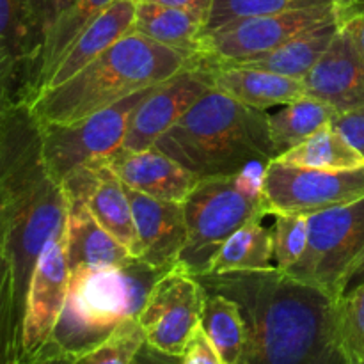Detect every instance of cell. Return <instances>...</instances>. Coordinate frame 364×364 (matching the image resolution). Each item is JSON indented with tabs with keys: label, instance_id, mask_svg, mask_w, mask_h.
Masks as SVG:
<instances>
[{
	"label": "cell",
	"instance_id": "ac0fdd59",
	"mask_svg": "<svg viewBox=\"0 0 364 364\" xmlns=\"http://www.w3.org/2000/svg\"><path fill=\"white\" fill-rule=\"evenodd\" d=\"M63 247L70 272L121 267L135 258L92 217L82 199H68Z\"/></svg>",
	"mask_w": 364,
	"mask_h": 364
},
{
	"label": "cell",
	"instance_id": "e0dca14e",
	"mask_svg": "<svg viewBox=\"0 0 364 364\" xmlns=\"http://www.w3.org/2000/svg\"><path fill=\"white\" fill-rule=\"evenodd\" d=\"M135 11H137V0H112L68 46L55 66L39 82L34 92L21 102H28L39 92L64 84L78 71L84 70L89 63H92L96 57L102 55L107 48H110L134 28Z\"/></svg>",
	"mask_w": 364,
	"mask_h": 364
},
{
	"label": "cell",
	"instance_id": "9a60e30c",
	"mask_svg": "<svg viewBox=\"0 0 364 364\" xmlns=\"http://www.w3.org/2000/svg\"><path fill=\"white\" fill-rule=\"evenodd\" d=\"M134 213L142 262L159 269H173L187 242L183 203L164 201L124 187Z\"/></svg>",
	"mask_w": 364,
	"mask_h": 364
},
{
	"label": "cell",
	"instance_id": "7c38bea8",
	"mask_svg": "<svg viewBox=\"0 0 364 364\" xmlns=\"http://www.w3.org/2000/svg\"><path fill=\"white\" fill-rule=\"evenodd\" d=\"M210 89L208 71L196 64L156 85L135 109L121 148L141 151L155 146Z\"/></svg>",
	"mask_w": 364,
	"mask_h": 364
},
{
	"label": "cell",
	"instance_id": "484cf974",
	"mask_svg": "<svg viewBox=\"0 0 364 364\" xmlns=\"http://www.w3.org/2000/svg\"><path fill=\"white\" fill-rule=\"evenodd\" d=\"M201 327L208 334L212 343L215 345L224 364L240 363L247 329H245V320L240 311V306L233 299L206 290Z\"/></svg>",
	"mask_w": 364,
	"mask_h": 364
},
{
	"label": "cell",
	"instance_id": "44dd1931",
	"mask_svg": "<svg viewBox=\"0 0 364 364\" xmlns=\"http://www.w3.org/2000/svg\"><path fill=\"white\" fill-rule=\"evenodd\" d=\"M206 16L198 11L164 4L137 0L135 21L132 31L148 36L153 41L183 50L194 55L198 39L205 31Z\"/></svg>",
	"mask_w": 364,
	"mask_h": 364
},
{
	"label": "cell",
	"instance_id": "8fae6325",
	"mask_svg": "<svg viewBox=\"0 0 364 364\" xmlns=\"http://www.w3.org/2000/svg\"><path fill=\"white\" fill-rule=\"evenodd\" d=\"M70 288V269L63 235L53 238L39 256L25 297L20 359L39 354L52 341Z\"/></svg>",
	"mask_w": 364,
	"mask_h": 364
},
{
	"label": "cell",
	"instance_id": "4dcf8cb0",
	"mask_svg": "<svg viewBox=\"0 0 364 364\" xmlns=\"http://www.w3.org/2000/svg\"><path fill=\"white\" fill-rule=\"evenodd\" d=\"M75 0H23V20H25V36H27V60H25V71L31 68L45 43L46 36L52 31L55 21L66 13L68 7Z\"/></svg>",
	"mask_w": 364,
	"mask_h": 364
},
{
	"label": "cell",
	"instance_id": "8d00e7d4",
	"mask_svg": "<svg viewBox=\"0 0 364 364\" xmlns=\"http://www.w3.org/2000/svg\"><path fill=\"white\" fill-rule=\"evenodd\" d=\"M13 205H14L13 187H11L6 173L0 169V244H4L7 228H9L11 215H13Z\"/></svg>",
	"mask_w": 364,
	"mask_h": 364
},
{
	"label": "cell",
	"instance_id": "30bf717a",
	"mask_svg": "<svg viewBox=\"0 0 364 364\" xmlns=\"http://www.w3.org/2000/svg\"><path fill=\"white\" fill-rule=\"evenodd\" d=\"M205 297L201 281L180 263L164 274L137 318L146 345L180 358L192 333L201 326Z\"/></svg>",
	"mask_w": 364,
	"mask_h": 364
},
{
	"label": "cell",
	"instance_id": "b9f144b4",
	"mask_svg": "<svg viewBox=\"0 0 364 364\" xmlns=\"http://www.w3.org/2000/svg\"><path fill=\"white\" fill-rule=\"evenodd\" d=\"M348 364H352V363H348Z\"/></svg>",
	"mask_w": 364,
	"mask_h": 364
},
{
	"label": "cell",
	"instance_id": "83f0119b",
	"mask_svg": "<svg viewBox=\"0 0 364 364\" xmlns=\"http://www.w3.org/2000/svg\"><path fill=\"white\" fill-rule=\"evenodd\" d=\"M23 316L14 301L13 272L4 244H0V364H13L21 354Z\"/></svg>",
	"mask_w": 364,
	"mask_h": 364
},
{
	"label": "cell",
	"instance_id": "836d02e7",
	"mask_svg": "<svg viewBox=\"0 0 364 364\" xmlns=\"http://www.w3.org/2000/svg\"><path fill=\"white\" fill-rule=\"evenodd\" d=\"M21 85V63L7 48L0 46V137L11 109L18 102Z\"/></svg>",
	"mask_w": 364,
	"mask_h": 364
},
{
	"label": "cell",
	"instance_id": "7a4b0ae2",
	"mask_svg": "<svg viewBox=\"0 0 364 364\" xmlns=\"http://www.w3.org/2000/svg\"><path fill=\"white\" fill-rule=\"evenodd\" d=\"M192 59V53L130 31L70 80L23 103L39 124L75 123L169 80Z\"/></svg>",
	"mask_w": 364,
	"mask_h": 364
},
{
	"label": "cell",
	"instance_id": "cb8c5ba5",
	"mask_svg": "<svg viewBox=\"0 0 364 364\" xmlns=\"http://www.w3.org/2000/svg\"><path fill=\"white\" fill-rule=\"evenodd\" d=\"M274 160L287 166L320 171H352L364 167L363 153L355 149L333 123L323 124L306 141Z\"/></svg>",
	"mask_w": 364,
	"mask_h": 364
},
{
	"label": "cell",
	"instance_id": "7402d4cb",
	"mask_svg": "<svg viewBox=\"0 0 364 364\" xmlns=\"http://www.w3.org/2000/svg\"><path fill=\"white\" fill-rule=\"evenodd\" d=\"M265 217H256L226 238L210 262L206 274L263 272L276 269L272 228L263 224Z\"/></svg>",
	"mask_w": 364,
	"mask_h": 364
},
{
	"label": "cell",
	"instance_id": "f1b7e54d",
	"mask_svg": "<svg viewBox=\"0 0 364 364\" xmlns=\"http://www.w3.org/2000/svg\"><path fill=\"white\" fill-rule=\"evenodd\" d=\"M336 333L347 361L364 364V281L336 301Z\"/></svg>",
	"mask_w": 364,
	"mask_h": 364
},
{
	"label": "cell",
	"instance_id": "f546056e",
	"mask_svg": "<svg viewBox=\"0 0 364 364\" xmlns=\"http://www.w3.org/2000/svg\"><path fill=\"white\" fill-rule=\"evenodd\" d=\"M144 343V334L137 320H128L102 343L77 355L73 364H132Z\"/></svg>",
	"mask_w": 364,
	"mask_h": 364
},
{
	"label": "cell",
	"instance_id": "ba28073f",
	"mask_svg": "<svg viewBox=\"0 0 364 364\" xmlns=\"http://www.w3.org/2000/svg\"><path fill=\"white\" fill-rule=\"evenodd\" d=\"M364 247V198L308 215V245L288 277L340 299V281Z\"/></svg>",
	"mask_w": 364,
	"mask_h": 364
},
{
	"label": "cell",
	"instance_id": "5bb4252c",
	"mask_svg": "<svg viewBox=\"0 0 364 364\" xmlns=\"http://www.w3.org/2000/svg\"><path fill=\"white\" fill-rule=\"evenodd\" d=\"M302 84L306 96L327 103L338 114L364 107V63L341 28Z\"/></svg>",
	"mask_w": 364,
	"mask_h": 364
},
{
	"label": "cell",
	"instance_id": "2e32d148",
	"mask_svg": "<svg viewBox=\"0 0 364 364\" xmlns=\"http://www.w3.org/2000/svg\"><path fill=\"white\" fill-rule=\"evenodd\" d=\"M102 162L119 178L124 187L164 201L183 203L199 181L198 176L156 146L141 151L119 148Z\"/></svg>",
	"mask_w": 364,
	"mask_h": 364
},
{
	"label": "cell",
	"instance_id": "4316f807",
	"mask_svg": "<svg viewBox=\"0 0 364 364\" xmlns=\"http://www.w3.org/2000/svg\"><path fill=\"white\" fill-rule=\"evenodd\" d=\"M326 4H336V0H212L203 32L213 31L231 21L245 20V18L308 9V7L326 6Z\"/></svg>",
	"mask_w": 364,
	"mask_h": 364
},
{
	"label": "cell",
	"instance_id": "f35d334b",
	"mask_svg": "<svg viewBox=\"0 0 364 364\" xmlns=\"http://www.w3.org/2000/svg\"><path fill=\"white\" fill-rule=\"evenodd\" d=\"M363 281H364V247L363 251L355 256L354 262L348 265V269L345 270L343 277H341L340 288H338V290H340V297L345 294V291L350 290V288L361 284Z\"/></svg>",
	"mask_w": 364,
	"mask_h": 364
},
{
	"label": "cell",
	"instance_id": "1f68e13d",
	"mask_svg": "<svg viewBox=\"0 0 364 364\" xmlns=\"http://www.w3.org/2000/svg\"><path fill=\"white\" fill-rule=\"evenodd\" d=\"M274 262L279 272L290 270L308 245V215H276L272 226Z\"/></svg>",
	"mask_w": 364,
	"mask_h": 364
},
{
	"label": "cell",
	"instance_id": "6da1fadb",
	"mask_svg": "<svg viewBox=\"0 0 364 364\" xmlns=\"http://www.w3.org/2000/svg\"><path fill=\"white\" fill-rule=\"evenodd\" d=\"M233 299L247 338L238 364H348L336 333V301L277 269L196 276Z\"/></svg>",
	"mask_w": 364,
	"mask_h": 364
},
{
	"label": "cell",
	"instance_id": "3957f363",
	"mask_svg": "<svg viewBox=\"0 0 364 364\" xmlns=\"http://www.w3.org/2000/svg\"><path fill=\"white\" fill-rule=\"evenodd\" d=\"M155 146L199 180L231 176L276 159L269 112L215 89L203 95Z\"/></svg>",
	"mask_w": 364,
	"mask_h": 364
},
{
	"label": "cell",
	"instance_id": "9c48e42d",
	"mask_svg": "<svg viewBox=\"0 0 364 364\" xmlns=\"http://www.w3.org/2000/svg\"><path fill=\"white\" fill-rule=\"evenodd\" d=\"M263 201L270 215H311L364 198V167L320 171L270 160L262 181Z\"/></svg>",
	"mask_w": 364,
	"mask_h": 364
},
{
	"label": "cell",
	"instance_id": "74e56055",
	"mask_svg": "<svg viewBox=\"0 0 364 364\" xmlns=\"http://www.w3.org/2000/svg\"><path fill=\"white\" fill-rule=\"evenodd\" d=\"M75 359H77L75 355L66 354V352L57 348L55 345L50 341L39 354L27 359H18V361H14L13 364H73Z\"/></svg>",
	"mask_w": 364,
	"mask_h": 364
},
{
	"label": "cell",
	"instance_id": "603a6c76",
	"mask_svg": "<svg viewBox=\"0 0 364 364\" xmlns=\"http://www.w3.org/2000/svg\"><path fill=\"white\" fill-rule=\"evenodd\" d=\"M336 31L338 23L313 28V31L304 32V34L290 39L284 45L277 46L276 50L265 53V55L252 57V59L244 60H233V63H223L220 66L255 68V70L270 71V73L301 78L302 80L306 77V73L315 66L316 60L322 57V53L326 52V48L329 46L331 39L334 38ZM210 66H219V64H210Z\"/></svg>",
	"mask_w": 364,
	"mask_h": 364
},
{
	"label": "cell",
	"instance_id": "5b68a950",
	"mask_svg": "<svg viewBox=\"0 0 364 364\" xmlns=\"http://www.w3.org/2000/svg\"><path fill=\"white\" fill-rule=\"evenodd\" d=\"M265 167L267 164H255L231 176L199 180L185 199L187 242L178 263L192 276L206 272L220 245L238 228L270 215L262 192Z\"/></svg>",
	"mask_w": 364,
	"mask_h": 364
},
{
	"label": "cell",
	"instance_id": "d4e9b609",
	"mask_svg": "<svg viewBox=\"0 0 364 364\" xmlns=\"http://www.w3.org/2000/svg\"><path fill=\"white\" fill-rule=\"evenodd\" d=\"M336 114L333 107L311 96H304L297 102L281 105L274 112H269V132L276 156L301 144L318 128L331 123Z\"/></svg>",
	"mask_w": 364,
	"mask_h": 364
},
{
	"label": "cell",
	"instance_id": "277c9868",
	"mask_svg": "<svg viewBox=\"0 0 364 364\" xmlns=\"http://www.w3.org/2000/svg\"><path fill=\"white\" fill-rule=\"evenodd\" d=\"M159 269L141 258L121 267L70 272V288L52 334V343L71 355L91 350L128 320H137L160 277Z\"/></svg>",
	"mask_w": 364,
	"mask_h": 364
},
{
	"label": "cell",
	"instance_id": "4fadbf2b",
	"mask_svg": "<svg viewBox=\"0 0 364 364\" xmlns=\"http://www.w3.org/2000/svg\"><path fill=\"white\" fill-rule=\"evenodd\" d=\"M66 199H82L96 220L130 251L141 256L134 213L124 185L103 162L75 169L60 180Z\"/></svg>",
	"mask_w": 364,
	"mask_h": 364
},
{
	"label": "cell",
	"instance_id": "d590c367",
	"mask_svg": "<svg viewBox=\"0 0 364 364\" xmlns=\"http://www.w3.org/2000/svg\"><path fill=\"white\" fill-rule=\"evenodd\" d=\"M333 127L364 155V107L334 116Z\"/></svg>",
	"mask_w": 364,
	"mask_h": 364
},
{
	"label": "cell",
	"instance_id": "60d3db41",
	"mask_svg": "<svg viewBox=\"0 0 364 364\" xmlns=\"http://www.w3.org/2000/svg\"><path fill=\"white\" fill-rule=\"evenodd\" d=\"M149 2L164 4V6H174V7H183V9L198 11V13L208 16V9L212 6V0H149Z\"/></svg>",
	"mask_w": 364,
	"mask_h": 364
},
{
	"label": "cell",
	"instance_id": "8992f818",
	"mask_svg": "<svg viewBox=\"0 0 364 364\" xmlns=\"http://www.w3.org/2000/svg\"><path fill=\"white\" fill-rule=\"evenodd\" d=\"M155 87L156 85L134 92L75 123H38L43 162L48 173L60 183V180L75 169L109 159L123 144L128 123L139 103Z\"/></svg>",
	"mask_w": 364,
	"mask_h": 364
},
{
	"label": "cell",
	"instance_id": "d6986e66",
	"mask_svg": "<svg viewBox=\"0 0 364 364\" xmlns=\"http://www.w3.org/2000/svg\"><path fill=\"white\" fill-rule=\"evenodd\" d=\"M199 66V64H196ZM208 71L210 84L215 91L252 107L269 110L304 98L306 87L301 78L284 77L270 71L242 66H201Z\"/></svg>",
	"mask_w": 364,
	"mask_h": 364
},
{
	"label": "cell",
	"instance_id": "e575fe53",
	"mask_svg": "<svg viewBox=\"0 0 364 364\" xmlns=\"http://www.w3.org/2000/svg\"><path fill=\"white\" fill-rule=\"evenodd\" d=\"M181 364H224L223 358L217 352L215 345L208 338L201 326L192 333L187 347L180 355Z\"/></svg>",
	"mask_w": 364,
	"mask_h": 364
},
{
	"label": "cell",
	"instance_id": "d6a6232c",
	"mask_svg": "<svg viewBox=\"0 0 364 364\" xmlns=\"http://www.w3.org/2000/svg\"><path fill=\"white\" fill-rule=\"evenodd\" d=\"M0 46L9 50L20 60L23 73L27 60L23 0H0Z\"/></svg>",
	"mask_w": 364,
	"mask_h": 364
},
{
	"label": "cell",
	"instance_id": "ffe728a7",
	"mask_svg": "<svg viewBox=\"0 0 364 364\" xmlns=\"http://www.w3.org/2000/svg\"><path fill=\"white\" fill-rule=\"evenodd\" d=\"M112 0H75L66 13L55 21L52 31L46 36L45 43H43L41 50H39L38 57L34 63L31 64L27 71H25L23 78H21L20 92L18 98L27 100L28 96L34 92L39 82L46 77L50 70L55 66L57 60L60 59L68 46L78 38L82 31L105 9Z\"/></svg>",
	"mask_w": 364,
	"mask_h": 364
},
{
	"label": "cell",
	"instance_id": "52a82bcc",
	"mask_svg": "<svg viewBox=\"0 0 364 364\" xmlns=\"http://www.w3.org/2000/svg\"><path fill=\"white\" fill-rule=\"evenodd\" d=\"M338 23L336 4L231 21L198 39L192 64H223L265 55L290 39Z\"/></svg>",
	"mask_w": 364,
	"mask_h": 364
},
{
	"label": "cell",
	"instance_id": "ab89813d",
	"mask_svg": "<svg viewBox=\"0 0 364 364\" xmlns=\"http://www.w3.org/2000/svg\"><path fill=\"white\" fill-rule=\"evenodd\" d=\"M132 364H181L180 358H174V355L162 354V352L155 350V348L148 347V345H142L141 350L135 355L134 363Z\"/></svg>",
	"mask_w": 364,
	"mask_h": 364
}]
</instances>
